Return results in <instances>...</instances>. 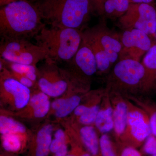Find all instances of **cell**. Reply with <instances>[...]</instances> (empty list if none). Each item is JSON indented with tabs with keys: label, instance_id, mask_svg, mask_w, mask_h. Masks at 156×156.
<instances>
[{
	"label": "cell",
	"instance_id": "1",
	"mask_svg": "<svg viewBox=\"0 0 156 156\" xmlns=\"http://www.w3.org/2000/svg\"><path fill=\"white\" fill-rule=\"evenodd\" d=\"M35 2L18 0L0 10L1 39L34 38L46 25Z\"/></svg>",
	"mask_w": 156,
	"mask_h": 156
},
{
	"label": "cell",
	"instance_id": "2",
	"mask_svg": "<svg viewBox=\"0 0 156 156\" xmlns=\"http://www.w3.org/2000/svg\"><path fill=\"white\" fill-rule=\"evenodd\" d=\"M106 87L123 95L142 96L156 89V76L142 62L120 59L106 78Z\"/></svg>",
	"mask_w": 156,
	"mask_h": 156
},
{
	"label": "cell",
	"instance_id": "3",
	"mask_svg": "<svg viewBox=\"0 0 156 156\" xmlns=\"http://www.w3.org/2000/svg\"><path fill=\"white\" fill-rule=\"evenodd\" d=\"M46 24L83 30L93 11L90 0H37L35 2Z\"/></svg>",
	"mask_w": 156,
	"mask_h": 156
},
{
	"label": "cell",
	"instance_id": "4",
	"mask_svg": "<svg viewBox=\"0 0 156 156\" xmlns=\"http://www.w3.org/2000/svg\"><path fill=\"white\" fill-rule=\"evenodd\" d=\"M84 30V29H83ZM83 30L48 27L45 26L35 37L36 44L45 50L48 58L57 63L70 61L82 42Z\"/></svg>",
	"mask_w": 156,
	"mask_h": 156
},
{
	"label": "cell",
	"instance_id": "5",
	"mask_svg": "<svg viewBox=\"0 0 156 156\" xmlns=\"http://www.w3.org/2000/svg\"><path fill=\"white\" fill-rule=\"evenodd\" d=\"M0 57L9 62L36 65L48 58L45 50L25 39H1Z\"/></svg>",
	"mask_w": 156,
	"mask_h": 156
},
{
	"label": "cell",
	"instance_id": "6",
	"mask_svg": "<svg viewBox=\"0 0 156 156\" xmlns=\"http://www.w3.org/2000/svg\"><path fill=\"white\" fill-rule=\"evenodd\" d=\"M156 9L153 5L130 4L128 10L119 18L118 25L123 30L137 29L155 37Z\"/></svg>",
	"mask_w": 156,
	"mask_h": 156
},
{
	"label": "cell",
	"instance_id": "7",
	"mask_svg": "<svg viewBox=\"0 0 156 156\" xmlns=\"http://www.w3.org/2000/svg\"><path fill=\"white\" fill-rule=\"evenodd\" d=\"M127 99L128 120L122 140L134 145H140L151 134L149 118L145 111L128 98Z\"/></svg>",
	"mask_w": 156,
	"mask_h": 156
},
{
	"label": "cell",
	"instance_id": "8",
	"mask_svg": "<svg viewBox=\"0 0 156 156\" xmlns=\"http://www.w3.org/2000/svg\"><path fill=\"white\" fill-rule=\"evenodd\" d=\"M57 63L48 59L38 69L37 86L49 97L61 96L69 89V83Z\"/></svg>",
	"mask_w": 156,
	"mask_h": 156
},
{
	"label": "cell",
	"instance_id": "9",
	"mask_svg": "<svg viewBox=\"0 0 156 156\" xmlns=\"http://www.w3.org/2000/svg\"><path fill=\"white\" fill-rule=\"evenodd\" d=\"M69 69L65 70L71 77L89 82L97 72V63L94 53L89 45L82 38L80 45L75 55L67 62Z\"/></svg>",
	"mask_w": 156,
	"mask_h": 156
},
{
	"label": "cell",
	"instance_id": "10",
	"mask_svg": "<svg viewBox=\"0 0 156 156\" xmlns=\"http://www.w3.org/2000/svg\"><path fill=\"white\" fill-rule=\"evenodd\" d=\"M0 89L1 97L16 109H22L28 105L31 97L30 89L13 77L5 64L1 71Z\"/></svg>",
	"mask_w": 156,
	"mask_h": 156
},
{
	"label": "cell",
	"instance_id": "11",
	"mask_svg": "<svg viewBox=\"0 0 156 156\" xmlns=\"http://www.w3.org/2000/svg\"><path fill=\"white\" fill-rule=\"evenodd\" d=\"M109 90L112 108L114 131L117 139L122 140L126 131L128 120L127 98L120 92L109 89Z\"/></svg>",
	"mask_w": 156,
	"mask_h": 156
},
{
	"label": "cell",
	"instance_id": "12",
	"mask_svg": "<svg viewBox=\"0 0 156 156\" xmlns=\"http://www.w3.org/2000/svg\"><path fill=\"white\" fill-rule=\"evenodd\" d=\"M84 30L104 49L112 50L119 54L121 53L123 48L121 37L111 30L105 22L102 21L93 27Z\"/></svg>",
	"mask_w": 156,
	"mask_h": 156
},
{
	"label": "cell",
	"instance_id": "13",
	"mask_svg": "<svg viewBox=\"0 0 156 156\" xmlns=\"http://www.w3.org/2000/svg\"><path fill=\"white\" fill-rule=\"evenodd\" d=\"M82 38L89 45L94 53L97 63V72L102 74L108 72L112 66L119 58V54L101 47L84 29L82 32Z\"/></svg>",
	"mask_w": 156,
	"mask_h": 156
},
{
	"label": "cell",
	"instance_id": "14",
	"mask_svg": "<svg viewBox=\"0 0 156 156\" xmlns=\"http://www.w3.org/2000/svg\"><path fill=\"white\" fill-rule=\"evenodd\" d=\"M106 88L101 103L100 109L95 119L94 126L101 134H107L114 129L113 116L109 90Z\"/></svg>",
	"mask_w": 156,
	"mask_h": 156
},
{
	"label": "cell",
	"instance_id": "15",
	"mask_svg": "<svg viewBox=\"0 0 156 156\" xmlns=\"http://www.w3.org/2000/svg\"><path fill=\"white\" fill-rule=\"evenodd\" d=\"M124 31L121 37L123 48H136L145 53L153 46L149 36L142 31L137 29Z\"/></svg>",
	"mask_w": 156,
	"mask_h": 156
},
{
	"label": "cell",
	"instance_id": "16",
	"mask_svg": "<svg viewBox=\"0 0 156 156\" xmlns=\"http://www.w3.org/2000/svg\"><path fill=\"white\" fill-rule=\"evenodd\" d=\"M78 132L81 141L92 156H101L99 138L94 126H82Z\"/></svg>",
	"mask_w": 156,
	"mask_h": 156
},
{
	"label": "cell",
	"instance_id": "17",
	"mask_svg": "<svg viewBox=\"0 0 156 156\" xmlns=\"http://www.w3.org/2000/svg\"><path fill=\"white\" fill-rule=\"evenodd\" d=\"M53 131V126L49 124L39 130L36 140L35 156H48L50 152Z\"/></svg>",
	"mask_w": 156,
	"mask_h": 156
},
{
	"label": "cell",
	"instance_id": "18",
	"mask_svg": "<svg viewBox=\"0 0 156 156\" xmlns=\"http://www.w3.org/2000/svg\"><path fill=\"white\" fill-rule=\"evenodd\" d=\"M125 96L145 111L149 118L151 134L156 136V105L149 101L144 99L141 96L129 95Z\"/></svg>",
	"mask_w": 156,
	"mask_h": 156
},
{
	"label": "cell",
	"instance_id": "19",
	"mask_svg": "<svg viewBox=\"0 0 156 156\" xmlns=\"http://www.w3.org/2000/svg\"><path fill=\"white\" fill-rule=\"evenodd\" d=\"M130 0H105L104 14L110 18H120L130 6Z\"/></svg>",
	"mask_w": 156,
	"mask_h": 156
},
{
	"label": "cell",
	"instance_id": "20",
	"mask_svg": "<svg viewBox=\"0 0 156 156\" xmlns=\"http://www.w3.org/2000/svg\"><path fill=\"white\" fill-rule=\"evenodd\" d=\"M27 128L22 123L5 115L0 117V133L1 135L16 134L26 135Z\"/></svg>",
	"mask_w": 156,
	"mask_h": 156
},
{
	"label": "cell",
	"instance_id": "21",
	"mask_svg": "<svg viewBox=\"0 0 156 156\" xmlns=\"http://www.w3.org/2000/svg\"><path fill=\"white\" fill-rule=\"evenodd\" d=\"M3 59V58H2ZM4 60L5 66L11 71L25 76L37 84L38 69L36 65L9 62Z\"/></svg>",
	"mask_w": 156,
	"mask_h": 156
},
{
	"label": "cell",
	"instance_id": "22",
	"mask_svg": "<svg viewBox=\"0 0 156 156\" xmlns=\"http://www.w3.org/2000/svg\"><path fill=\"white\" fill-rule=\"evenodd\" d=\"M1 135L2 146L5 150L10 152L16 153L22 148L25 135L16 134Z\"/></svg>",
	"mask_w": 156,
	"mask_h": 156
},
{
	"label": "cell",
	"instance_id": "23",
	"mask_svg": "<svg viewBox=\"0 0 156 156\" xmlns=\"http://www.w3.org/2000/svg\"><path fill=\"white\" fill-rule=\"evenodd\" d=\"M81 101L82 98L80 95L76 93L71 95L69 97L67 98L64 104L59 109L55 112V116L60 119L65 118L74 111L77 107L81 103Z\"/></svg>",
	"mask_w": 156,
	"mask_h": 156
},
{
	"label": "cell",
	"instance_id": "24",
	"mask_svg": "<svg viewBox=\"0 0 156 156\" xmlns=\"http://www.w3.org/2000/svg\"><path fill=\"white\" fill-rule=\"evenodd\" d=\"M102 99L93 104L91 106L89 107L83 115L77 119L78 122L80 125L82 126H94L100 109Z\"/></svg>",
	"mask_w": 156,
	"mask_h": 156
},
{
	"label": "cell",
	"instance_id": "25",
	"mask_svg": "<svg viewBox=\"0 0 156 156\" xmlns=\"http://www.w3.org/2000/svg\"><path fill=\"white\" fill-rule=\"evenodd\" d=\"M99 144L101 156H118L111 139L107 134H101Z\"/></svg>",
	"mask_w": 156,
	"mask_h": 156
},
{
	"label": "cell",
	"instance_id": "26",
	"mask_svg": "<svg viewBox=\"0 0 156 156\" xmlns=\"http://www.w3.org/2000/svg\"><path fill=\"white\" fill-rule=\"evenodd\" d=\"M142 63L151 72L156 76V44L153 45L147 52Z\"/></svg>",
	"mask_w": 156,
	"mask_h": 156
},
{
	"label": "cell",
	"instance_id": "27",
	"mask_svg": "<svg viewBox=\"0 0 156 156\" xmlns=\"http://www.w3.org/2000/svg\"><path fill=\"white\" fill-rule=\"evenodd\" d=\"M51 104L49 99L31 108L33 115L35 118L39 119L44 118L50 111Z\"/></svg>",
	"mask_w": 156,
	"mask_h": 156
},
{
	"label": "cell",
	"instance_id": "28",
	"mask_svg": "<svg viewBox=\"0 0 156 156\" xmlns=\"http://www.w3.org/2000/svg\"><path fill=\"white\" fill-rule=\"evenodd\" d=\"M143 151L147 154L156 155V136L151 134L148 137L144 145Z\"/></svg>",
	"mask_w": 156,
	"mask_h": 156
},
{
	"label": "cell",
	"instance_id": "29",
	"mask_svg": "<svg viewBox=\"0 0 156 156\" xmlns=\"http://www.w3.org/2000/svg\"><path fill=\"white\" fill-rule=\"evenodd\" d=\"M9 71L11 75L13 77L15 78L17 81H19L20 83L23 85V86L28 87L29 89L33 88V87H34L36 85H37L36 83H34L28 78L26 76L21 75L19 74L14 73V72L11 71L10 70H9Z\"/></svg>",
	"mask_w": 156,
	"mask_h": 156
},
{
	"label": "cell",
	"instance_id": "30",
	"mask_svg": "<svg viewBox=\"0 0 156 156\" xmlns=\"http://www.w3.org/2000/svg\"><path fill=\"white\" fill-rule=\"evenodd\" d=\"M92 10L99 15H104V4L105 0H90Z\"/></svg>",
	"mask_w": 156,
	"mask_h": 156
},
{
	"label": "cell",
	"instance_id": "31",
	"mask_svg": "<svg viewBox=\"0 0 156 156\" xmlns=\"http://www.w3.org/2000/svg\"><path fill=\"white\" fill-rule=\"evenodd\" d=\"M120 156H141V155L135 147L127 146L123 149Z\"/></svg>",
	"mask_w": 156,
	"mask_h": 156
},
{
	"label": "cell",
	"instance_id": "32",
	"mask_svg": "<svg viewBox=\"0 0 156 156\" xmlns=\"http://www.w3.org/2000/svg\"><path fill=\"white\" fill-rule=\"evenodd\" d=\"M65 143H66V142L65 141L54 138L52 140L50 144V152L54 154L56 153L57 151Z\"/></svg>",
	"mask_w": 156,
	"mask_h": 156
},
{
	"label": "cell",
	"instance_id": "33",
	"mask_svg": "<svg viewBox=\"0 0 156 156\" xmlns=\"http://www.w3.org/2000/svg\"><path fill=\"white\" fill-rule=\"evenodd\" d=\"M67 98H58L51 104V108L54 111L59 109L66 101Z\"/></svg>",
	"mask_w": 156,
	"mask_h": 156
},
{
	"label": "cell",
	"instance_id": "34",
	"mask_svg": "<svg viewBox=\"0 0 156 156\" xmlns=\"http://www.w3.org/2000/svg\"><path fill=\"white\" fill-rule=\"evenodd\" d=\"M68 149L66 143L62 146L54 154V156H66L68 154Z\"/></svg>",
	"mask_w": 156,
	"mask_h": 156
},
{
	"label": "cell",
	"instance_id": "35",
	"mask_svg": "<svg viewBox=\"0 0 156 156\" xmlns=\"http://www.w3.org/2000/svg\"><path fill=\"white\" fill-rule=\"evenodd\" d=\"M54 138L60 140L62 141L66 142V136L64 131L62 129H58L55 132V134H54Z\"/></svg>",
	"mask_w": 156,
	"mask_h": 156
},
{
	"label": "cell",
	"instance_id": "36",
	"mask_svg": "<svg viewBox=\"0 0 156 156\" xmlns=\"http://www.w3.org/2000/svg\"><path fill=\"white\" fill-rule=\"evenodd\" d=\"M155 0H130V4H146L153 5Z\"/></svg>",
	"mask_w": 156,
	"mask_h": 156
},
{
	"label": "cell",
	"instance_id": "37",
	"mask_svg": "<svg viewBox=\"0 0 156 156\" xmlns=\"http://www.w3.org/2000/svg\"><path fill=\"white\" fill-rule=\"evenodd\" d=\"M17 1H18V0H0V5H1V6L3 7V6L10 4V3Z\"/></svg>",
	"mask_w": 156,
	"mask_h": 156
},
{
	"label": "cell",
	"instance_id": "38",
	"mask_svg": "<svg viewBox=\"0 0 156 156\" xmlns=\"http://www.w3.org/2000/svg\"><path fill=\"white\" fill-rule=\"evenodd\" d=\"M79 156H92L89 153H82L81 154L79 155Z\"/></svg>",
	"mask_w": 156,
	"mask_h": 156
},
{
	"label": "cell",
	"instance_id": "39",
	"mask_svg": "<svg viewBox=\"0 0 156 156\" xmlns=\"http://www.w3.org/2000/svg\"><path fill=\"white\" fill-rule=\"evenodd\" d=\"M66 156H79L75 154H68Z\"/></svg>",
	"mask_w": 156,
	"mask_h": 156
},
{
	"label": "cell",
	"instance_id": "40",
	"mask_svg": "<svg viewBox=\"0 0 156 156\" xmlns=\"http://www.w3.org/2000/svg\"><path fill=\"white\" fill-rule=\"evenodd\" d=\"M155 38L156 39V26H155Z\"/></svg>",
	"mask_w": 156,
	"mask_h": 156
},
{
	"label": "cell",
	"instance_id": "41",
	"mask_svg": "<svg viewBox=\"0 0 156 156\" xmlns=\"http://www.w3.org/2000/svg\"><path fill=\"white\" fill-rule=\"evenodd\" d=\"M156 156V155H153V156Z\"/></svg>",
	"mask_w": 156,
	"mask_h": 156
},
{
	"label": "cell",
	"instance_id": "42",
	"mask_svg": "<svg viewBox=\"0 0 156 156\" xmlns=\"http://www.w3.org/2000/svg\"></svg>",
	"mask_w": 156,
	"mask_h": 156
}]
</instances>
